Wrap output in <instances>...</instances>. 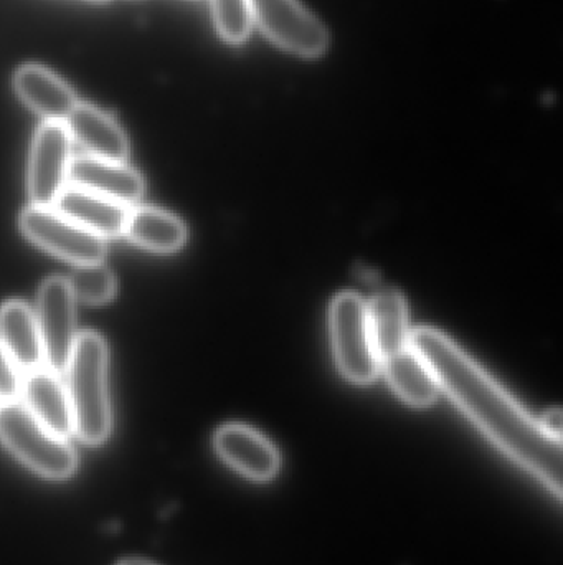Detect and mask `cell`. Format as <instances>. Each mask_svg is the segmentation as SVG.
I'll use <instances>...</instances> for the list:
<instances>
[{"label":"cell","instance_id":"1","mask_svg":"<svg viewBox=\"0 0 563 565\" xmlns=\"http://www.w3.org/2000/svg\"><path fill=\"white\" fill-rule=\"evenodd\" d=\"M410 344L432 369L440 388L512 460L562 498V441L545 434L488 372L448 335L433 328L410 332Z\"/></svg>","mask_w":563,"mask_h":565},{"label":"cell","instance_id":"2","mask_svg":"<svg viewBox=\"0 0 563 565\" xmlns=\"http://www.w3.org/2000/svg\"><path fill=\"white\" fill-rule=\"evenodd\" d=\"M65 374L68 375L66 391L72 402L75 434L83 444H105L111 431L105 339L93 331L78 334Z\"/></svg>","mask_w":563,"mask_h":565},{"label":"cell","instance_id":"3","mask_svg":"<svg viewBox=\"0 0 563 565\" xmlns=\"http://www.w3.org/2000/svg\"><path fill=\"white\" fill-rule=\"evenodd\" d=\"M0 441L23 465L48 480H66L78 468V457L66 438L43 427L25 405L0 404Z\"/></svg>","mask_w":563,"mask_h":565},{"label":"cell","instance_id":"4","mask_svg":"<svg viewBox=\"0 0 563 565\" xmlns=\"http://www.w3.org/2000/svg\"><path fill=\"white\" fill-rule=\"evenodd\" d=\"M331 338L337 367L354 384H369L380 371L367 305L357 292H340L331 305Z\"/></svg>","mask_w":563,"mask_h":565},{"label":"cell","instance_id":"5","mask_svg":"<svg viewBox=\"0 0 563 565\" xmlns=\"http://www.w3.org/2000/svg\"><path fill=\"white\" fill-rule=\"evenodd\" d=\"M20 231L43 250L76 267L101 264L106 257L105 238L86 231L53 207H26L20 215Z\"/></svg>","mask_w":563,"mask_h":565},{"label":"cell","instance_id":"6","mask_svg":"<svg viewBox=\"0 0 563 565\" xmlns=\"http://www.w3.org/2000/svg\"><path fill=\"white\" fill-rule=\"evenodd\" d=\"M251 17L280 49L316 58L329 46V33L297 0H250Z\"/></svg>","mask_w":563,"mask_h":565},{"label":"cell","instance_id":"7","mask_svg":"<svg viewBox=\"0 0 563 565\" xmlns=\"http://www.w3.org/2000/svg\"><path fill=\"white\" fill-rule=\"evenodd\" d=\"M35 316L42 335L45 367L63 375L68 369L78 339L75 296L66 278L52 277L43 282Z\"/></svg>","mask_w":563,"mask_h":565},{"label":"cell","instance_id":"8","mask_svg":"<svg viewBox=\"0 0 563 565\" xmlns=\"http://www.w3.org/2000/svg\"><path fill=\"white\" fill-rule=\"evenodd\" d=\"M72 138L63 122L45 121L36 129L29 161L30 201L39 207H53L69 182Z\"/></svg>","mask_w":563,"mask_h":565},{"label":"cell","instance_id":"9","mask_svg":"<svg viewBox=\"0 0 563 565\" xmlns=\"http://www.w3.org/2000/svg\"><path fill=\"white\" fill-rule=\"evenodd\" d=\"M214 444L221 460L248 480L270 481L280 471L277 447L247 425H225L215 434Z\"/></svg>","mask_w":563,"mask_h":565},{"label":"cell","instance_id":"10","mask_svg":"<svg viewBox=\"0 0 563 565\" xmlns=\"http://www.w3.org/2000/svg\"><path fill=\"white\" fill-rule=\"evenodd\" d=\"M12 83L20 102L45 121H66L78 105L72 86L46 66L25 63L13 73Z\"/></svg>","mask_w":563,"mask_h":565},{"label":"cell","instance_id":"11","mask_svg":"<svg viewBox=\"0 0 563 565\" xmlns=\"http://www.w3.org/2000/svg\"><path fill=\"white\" fill-rule=\"evenodd\" d=\"M69 184L119 202L126 207L138 204L144 194V181L136 169L124 162L101 161L89 156L73 159Z\"/></svg>","mask_w":563,"mask_h":565},{"label":"cell","instance_id":"12","mask_svg":"<svg viewBox=\"0 0 563 565\" xmlns=\"http://www.w3.org/2000/svg\"><path fill=\"white\" fill-rule=\"evenodd\" d=\"M69 138L78 142L89 158L126 162L129 141L121 126L108 113L88 103H78L66 118Z\"/></svg>","mask_w":563,"mask_h":565},{"label":"cell","instance_id":"13","mask_svg":"<svg viewBox=\"0 0 563 565\" xmlns=\"http://www.w3.org/2000/svg\"><path fill=\"white\" fill-rule=\"evenodd\" d=\"M22 397L30 414L43 427L62 438L75 434L72 402L58 374L46 367L29 372L23 381Z\"/></svg>","mask_w":563,"mask_h":565},{"label":"cell","instance_id":"14","mask_svg":"<svg viewBox=\"0 0 563 565\" xmlns=\"http://www.w3.org/2000/svg\"><path fill=\"white\" fill-rule=\"evenodd\" d=\"M55 209L105 241L124 234L128 224L129 209L126 205L72 184L66 185L55 202Z\"/></svg>","mask_w":563,"mask_h":565},{"label":"cell","instance_id":"15","mask_svg":"<svg viewBox=\"0 0 563 565\" xmlns=\"http://www.w3.org/2000/svg\"><path fill=\"white\" fill-rule=\"evenodd\" d=\"M0 342L20 371H36L45 364L35 311L25 302L0 306Z\"/></svg>","mask_w":563,"mask_h":565},{"label":"cell","instance_id":"16","mask_svg":"<svg viewBox=\"0 0 563 565\" xmlns=\"http://www.w3.org/2000/svg\"><path fill=\"white\" fill-rule=\"evenodd\" d=\"M380 369L396 394L413 407H429L439 397V382L412 344L382 359Z\"/></svg>","mask_w":563,"mask_h":565},{"label":"cell","instance_id":"17","mask_svg":"<svg viewBox=\"0 0 563 565\" xmlns=\"http://www.w3.org/2000/svg\"><path fill=\"white\" fill-rule=\"evenodd\" d=\"M126 237L154 254H174L187 241V227L177 215L155 207H136L129 211Z\"/></svg>","mask_w":563,"mask_h":565},{"label":"cell","instance_id":"18","mask_svg":"<svg viewBox=\"0 0 563 565\" xmlns=\"http://www.w3.org/2000/svg\"><path fill=\"white\" fill-rule=\"evenodd\" d=\"M367 312L379 361L410 345L409 312L400 292L393 289L377 292L367 305Z\"/></svg>","mask_w":563,"mask_h":565},{"label":"cell","instance_id":"19","mask_svg":"<svg viewBox=\"0 0 563 565\" xmlns=\"http://www.w3.org/2000/svg\"><path fill=\"white\" fill-rule=\"evenodd\" d=\"M73 296L86 305H105L116 295V278L101 264L76 267L68 278Z\"/></svg>","mask_w":563,"mask_h":565},{"label":"cell","instance_id":"20","mask_svg":"<svg viewBox=\"0 0 563 565\" xmlns=\"http://www.w3.org/2000/svg\"><path fill=\"white\" fill-rule=\"evenodd\" d=\"M212 15L221 39L228 43H241L253 26L250 0H210Z\"/></svg>","mask_w":563,"mask_h":565},{"label":"cell","instance_id":"21","mask_svg":"<svg viewBox=\"0 0 563 565\" xmlns=\"http://www.w3.org/2000/svg\"><path fill=\"white\" fill-rule=\"evenodd\" d=\"M22 385L19 365L0 342V404L19 401L22 397Z\"/></svg>","mask_w":563,"mask_h":565},{"label":"cell","instance_id":"22","mask_svg":"<svg viewBox=\"0 0 563 565\" xmlns=\"http://www.w3.org/2000/svg\"><path fill=\"white\" fill-rule=\"evenodd\" d=\"M539 424L544 428L545 434L562 441V412L559 408L549 411Z\"/></svg>","mask_w":563,"mask_h":565},{"label":"cell","instance_id":"23","mask_svg":"<svg viewBox=\"0 0 563 565\" xmlns=\"http://www.w3.org/2000/svg\"><path fill=\"white\" fill-rule=\"evenodd\" d=\"M118 565H155L152 563H149V561H142V559H126L122 561V563H119Z\"/></svg>","mask_w":563,"mask_h":565},{"label":"cell","instance_id":"24","mask_svg":"<svg viewBox=\"0 0 563 565\" xmlns=\"http://www.w3.org/2000/svg\"><path fill=\"white\" fill-rule=\"evenodd\" d=\"M89 2L101 3V2H108V0H89Z\"/></svg>","mask_w":563,"mask_h":565}]
</instances>
